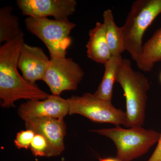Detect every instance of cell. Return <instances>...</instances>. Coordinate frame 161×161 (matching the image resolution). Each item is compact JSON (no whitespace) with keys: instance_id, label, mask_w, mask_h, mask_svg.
Wrapping results in <instances>:
<instances>
[{"instance_id":"obj_8","label":"cell","mask_w":161,"mask_h":161,"mask_svg":"<svg viewBox=\"0 0 161 161\" xmlns=\"http://www.w3.org/2000/svg\"><path fill=\"white\" fill-rule=\"evenodd\" d=\"M16 3L23 15L36 19L53 16L56 20L67 19L77 6L75 0H18Z\"/></svg>"},{"instance_id":"obj_1","label":"cell","mask_w":161,"mask_h":161,"mask_svg":"<svg viewBox=\"0 0 161 161\" xmlns=\"http://www.w3.org/2000/svg\"><path fill=\"white\" fill-rule=\"evenodd\" d=\"M24 43L23 36L0 47V98L3 108L14 106L15 102L19 99L44 100L50 96L36 83L25 80L18 71V60Z\"/></svg>"},{"instance_id":"obj_19","label":"cell","mask_w":161,"mask_h":161,"mask_svg":"<svg viewBox=\"0 0 161 161\" xmlns=\"http://www.w3.org/2000/svg\"><path fill=\"white\" fill-rule=\"evenodd\" d=\"M147 161H161V133L160 134L157 146L150 158Z\"/></svg>"},{"instance_id":"obj_11","label":"cell","mask_w":161,"mask_h":161,"mask_svg":"<svg viewBox=\"0 0 161 161\" xmlns=\"http://www.w3.org/2000/svg\"><path fill=\"white\" fill-rule=\"evenodd\" d=\"M26 129L45 136L52 145L62 153L64 149L66 126L64 119L53 118L28 119L24 120Z\"/></svg>"},{"instance_id":"obj_5","label":"cell","mask_w":161,"mask_h":161,"mask_svg":"<svg viewBox=\"0 0 161 161\" xmlns=\"http://www.w3.org/2000/svg\"><path fill=\"white\" fill-rule=\"evenodd\" d=\"M26 29L46 45L50 59L66 57L67 50L72 43L71 32L76 26L68 19H50L28 17L25 21Z\"/></svg>"},{"instance_id":"obj_9","label":"cell","mask_w":161,"mask_h":161,"mask_svg":"<svg viewBox=\"0 0 161 161\" xmlns=\"http://www.w3.org/2000/svg\"><path fill=\"white\" fill-rule=\"evenodd\" d=\"M18 113L23 120L42 118L64 119L69 114V103L68 99L51 95L44 100L27 101L20 105Z\"/></svg>"},{"instance_id":"obj_2","label":"cell","mask_w":161,"mask_h":161,"mask_svg":"<svg viewBox=\"0 0 161 161\" xmlns=\"http://www.w3.org/2000/svg\"><path fill=\"white\" fill-rule=\"evenodd\" d=\"M116 81L124 92L126 100L127 128L142 127L146 118L147 93L150 83L146 76L133 69L131 61L123 59L119 67Z\"/></svg>"},{"instance_id":"obj_15","label":"cell","mask_w":161,"mask_h":161,"mask_svg":"<svg viewBox=\"0 0 161 161\" xmlns=\"http://www.w3.org/2000/svg\"><path fill=\"white\" fill-rule=\"evenodd\" d=\"M103 23L106 36L112 56H121L125 51L123 35L121 27L116 25L111 9H107L103 14Z\"/></svg>"},{"instance_id":"obj_6","label":"cell","mask_w":161,"mask_h":161,"mask_svg":"<svg viewBox=\"0 0 161 161\" xmlns=\"http://www.w3.org/2000/svg\"><path fill=\"white\" fill-rule=\"evenodd\" d=\"M69 114H79L95 122L110 123L115 126L125 125L126 114L116 108L112 102L100 99L94 94L86 93L81 96L68 98Z\"/></svg>"},{"instance_id":"obj_10","label":"cell","mask_w":161,"mask_h":161,"mask_svg":"<svg viewBox=\"0 0 161 161\" xmlns=\"http://www.w3.org/2000/svg\"><path fill=\"white\" fill-rule=\"evenodd\" d=\"M50 61L42 48L24 43L19 56L18 68L25 80L36 83L37 80H43Z\"/></svg>"},{"instance_id":"obj_3","label":"cell","mask_w":161,"mask_h":161,"mask_svg":"<svg viewBox=\"0 0 161 161\" xmlns=\"http://www.w3.org/2000/svg\"><path fill=\"white\" fill-rule=\"evenodd\" d=\"M161 14V0H137L132 4L121 26L125 51L136 62L142 50L145 31Z\"/></svg>"},{"instance_id":"obj_17","label":"cell","mask_w":161,"mask_h":161,"mask_svg":"<svg viewBox=\"0 0 161 161\" xmlns=\"http://www.w3.org/2000/svg\"><path fill=\"white\" fill-rule=\"evenodd\" d=\"M30 148L36 157H50L61 153L45 136L38 133H36Z\"/></svg>"},{"instance_id":"obj_20","label":"cell","mask_w":161,"mask_h":161,"mask_svg":"<svg viewBox=\"0 0 161 161\" xmlns=\"http://www.w3.org/2000/svg\"><path fill=\"white\" fill-rule=\"evenodd\" d=\"M99 161H120L116 158L107 157L104 158H100Z\"/></svg>"},{"instance_id":"obj_7","label":"cell","mask_w":161,"mask_h":161,"mask_svg":"<svg viewBox=\"0 0 161 161\" xmlns=\"http://www.w3.org/2000/svg\"><path fill=\"white\" fill-rule=\"evenodd\" d=\"M84 72L73 59L66 57L50 59L43 81L52 95H59L67 91H75L83 79Z\"/></svg>"},{"instance_id":"obj_13","label":"cell","mask_w":161,"mask_h":161,"mask_svg":"<svg viewBox=\"0 0 161 161\" xmlns=\"http://www.w3.org/2000/svg\"><path fill=\"white\" fill-rule=\"evenodd\" d=\"M161 61V27L143 44L137 67L143 72H149L156 63Z\"/></svg>"},{"instance_id":"obj_4","label":"cell","mask_w":161,"mask_h":161,"mask_svg":"<svg viewBox=\"0 0 161 161\" xmlns=\"http://www.w3.org/2000/svg\"><path fill=\"white\" fill-rule=\"evenodd\" d=\"M111 139L116 148V158L120 161H132L147 153L158 142L160 133L142 127L128 129L120 126L92 130Z\"/></svg>"},{"instance_id":"obj_12","label":"cell","mask_w":161,"mask_h":161,"mask_svg":"<svg viewBox=\"0 0 161 161\" xmlns=\"http://www.w3.org/2000/svg\"><path fill=\"white\" fill-rule=\"evenodd\" d=\"M89 39L87 43L88 58L96 63L104 64L112 58L106 36L103 23L97 22L89 33Z\"/></svg>"},{"instance_id":"obj_18","label":"cell","mask_w":161,"mask_h":161,"mask_svg":"<svg viewBox=\"0 0 161 161\" xmlns=\"http://www.w3.org/2000/svg\"><path fill=\"white\" fill-rule=\"evenodd\" d=\"M35 135L36 133L34 131L29 129L20 131L17 134L14 140L16 147L19 149H29Z\"/></svg>"},{"instance_id":"obj_21","label":"cell","mask_w":161,"mask_h":161,"mask_svg":"<svg viewBox=\"0 0 161 161\" xmlns=\"http://www.w3.org/2000/svg\"><path fill=\"white\" fill-rule=\"evenodd\" d=\"M159 79L160 80V82H161V72L160 73V75Z\"/></svg>"},{"instance_id":"obj_16","label":"cell","mask_w":161,"mask_h":161,"mask_svg":"<svg viewBox=\"0 0 161 161\" xmlns=\"http://www.w3.org/2000/svg\"><path fill=\"white\" fill-rule=\"evenodd\" d=\"M13 8L6 6L0 9V43L12 41L24 36L20 27L19 19L13 14Z\"/></svg>"},{"instance_id":"obj_14","label":"cell","mask_w":161,"mask_h":161,"mask_svg":"<svg viewBox=\"0 0 161 161\" xmlns=\"http://www.w3.org/2000/svg\"><path fill=\"white\" fill-rule=\"evenodd\" d=\"M122 59L121 56H112L104 64L105 69L102 80L94 94L96 97L106 101L112 102L113 87Z\"/></svg>"}]
</instances>
